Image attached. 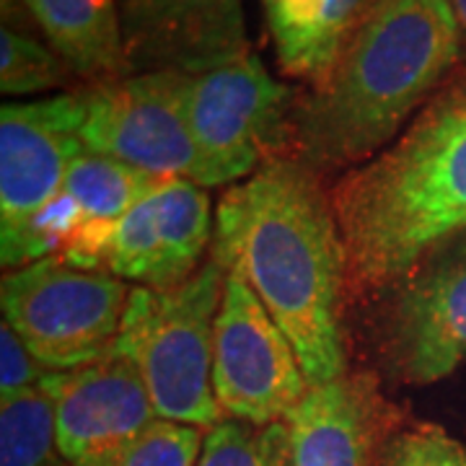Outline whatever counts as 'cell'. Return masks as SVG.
I'll list each match as a JSON object with an SVG mask.
<instances>
[{
  "label": "cell",
  "instance_id": "14",
  "mask_svg": "<svg viewBox=\"0 0 466 466\" xmlns=\"http://www.w3.org/2000/svg\"><path fill=\"white\" fill-rule=\"evenodd\" d=\"M42 386L55 400L67 466L127 443L158 417L137 366L116 350L88 366L52 370Z\"/></svg>",
  "mask_w": 466,
  "mask_h": 466
},
{
  "label": "cell",
  "instance_id": "2",
  "mask_svg": "<svg viewBox=\"0 0 466 466\" xmlns=\"http://www.w3.org/2000/svg\"><path fill=\"white\" fill-rule=\"evenodd\" d=\"M461 45L451 0H368L332 76L293 96L290 156L319 174L370 161L459 66Z\"/></svg>",
  "mask_w": 466,
  "mask_h": 466
},
{
  "label": "cell",
  "instance_id": "13",
  "mask_svg": "<svg viewBox=\"0 0 466 466\" xmlns=\"http://www.w3.org/2000/svg\"><path fill=\"white\" fill-rule=\"evenodd\" d=\"M133 73L198 76L249 50L241 0H116Z\"/></svg>",
  "mask_w": 466,
  "mask_h": 466
},
{
  "label": "cell",
  "instance_id": "21",
  "mask_svg": "<svg viewBox=\"0 0 466 466\" xmlns=\"http://www.w3.org/2000/svg\"><path fill=\"white\" fill-rule=\"evenodd\" d=\"M205 431L156 417L146 431L116 449L70 466H195Z\"/></svg>",
  "mask_w": 466,
  "mask_h": 466
},
{
  "label": "cell",
  "instance_id": "9",
  "mask_svg": "<svg viewBox=\"0 0 466 466\" xmlns=\"http://www.w3.org/2000/svg\"><path fill=\"white\" fill-rule=\"evenodd\" d=\"M290 339L238 278H226L216 319L213 391L226 417L280 422L309 391Z\"/></svg>",
  "mask_w": 466,
  "mask_h": 466
},
{
  "label": "cell",
  "instance_id": "15",
  "mask_svg": "<svg viewBox=\"0 0 466 466\" xmlns=\"http://www.w3.org/2000/svg\"><path fill=\"white\" fill-rule=\"evenodd\" d=\"M278 66L288 78L321 86L348 50L368 0H262Z\"/></svg>",
  "mask_w": 466,
  "mask_h": 466
},
{
  "label": "cell",
  "instance_id": "1",
  "mask_svg": "<svg viewBox=\"0 0 466 466\" xmlns=\"http://www.w3.org/2000/svg\"><path fill=\"white\" fill-rule=\"evenodd\" d=\"M210 257L278 321L311 386L348 370V257L317 168L280 156L231 184L218 202Z\"/></svg>",
  "mask_w": 466,
  "mask_h": 466
},
{
  "label": "cell",
  "instance_id": "22",
  "mask_svg": "<svg viewBox=\"0 0 466 466\" xmlns=\"http://www.w3.org/2000/svg\"><path fill=\"white\" fill-rule=\"evenodd\" d=\"M379 466H466V449L433 422H407L389 438Z\"/></svg>",
  "mask_w": 466,
  "mask_h": 466
},
{
  "label": "cell",
  "instance_id": "10",
  "mask_svg": "<svg viewBox=\"0 0 466 466\" xmlns=\"http://www.w3.org/2000/svg\"><path fill=\"white\" fill-rule=\"evenodd\" d=\"M213 231L208 189L189 179H164L116 223L104 272L150 290L179 288L205 265Z\"/></svg>",
  "mask_w": 466,
  "mask_h": 466
},
{
  "label": "cell",
  "instance_id": "20",
  "mask_svg": "<svg viewBox=\"0 0 466 466\" xmlns=\"http://www.w3.org/2000/svg\"><path fill=\"white\" fill-rule=\"evenodd\" d=\"M81 81L73 67L42 42L14 26L0 29V91L21 96Z\"/></svg>",
  "mask_w": 466,
  "mask_h": 466
},
{
  "label": "cell",
  "instance_id": "8",
  "mask_svg": "<svg viewBox=\"0 0 466 466\" xmlns=\"http://www.w3.org/2000/svg\"><path fill=\"white\" fill-rule=\"evenodd\" d=\"M189 76L135 73L115 84L84 86L86 150L116 158L161 179L200 184V153L187 112Z\"/></svg>",
  "mask_w": 466,
  "mask_h": 466
},
{
  "label": "cell",
  "instance_id": "5",
  "mask_svg": "<svg viewBox=\"0 0 466 466\" xmlns=\"http://www.w3.org/2000/svg\"><path fill=\"white\" fill-rule=\"evenodd\" d=\"M363 306L381 376L407 386L451 376L466 363V226L438 238Z\"/></svg>",
  "mask_w": 466,
  "mask_h": 466
},
{
  "label": "cell",
  "instance_id": "11",
  "mask_svg": "<svg viewBox=\"0 0 466 466\" xmlns=\"http://www.w3.org/2000/svg\"><path fill=\"white\" fill-rule=\"evenodd\" d=\"M84 86L32 104L0 109V233L14 231L63 189L86 150Z\"/></svg>",
  "mask_w": 466,
  "mask_h": 466
},
{
  "label": "cell",
  "instance_id": "6",
  "mask_svg": "<svg viewBox=\"0 0 466 466\" xmlns=\"http://www.w3.org/2000/svg\"><path fill=\"white\" fill-rule=\"evenodd\" d=\"M130 288L104 269L47 257L0 280L3 321L50 370L88 366L115 350Z\"/></svg>",
  "mask_w": 466,
  "mask_h": 466
},
{
  "label": "cell",
  "instance_id": "16",
  "mask_svg": "<svg viewBox=\"0 0 466 466\" xmlns=\"http://www.w3.org/2000/svg\"><path fill=\"white\" fill-rule=\"evenodd\" d=\"M84 86H101L135 76L116 0H18Z\"/></svg>",
  "mask_w": 466,
  "mask_h": 466
},
{
  "label": "cell",
  "instance_id": "12",
  "mask_svg": "<svg viewBox=\"0 0 466 466\" xmlns=\"http://www.w3.org/2000/svg\"><path fill=\"white\" fill-rule=\"evenodd\" d=\"M293 466H379L407 412L383 397L376 370L348 368L314 383L285 417Z\"/></svg>",
  "mask_w": 466,
  "mask_h": 466
},
{
  "label": "cell",
  "instance_id": "4",
  "mask_svg": "<svg viewBox=\"0 0 466 466\" xmlns=\"http://www.w3.org/2000/svg\"><path fill=\"white\" fill-rule=\"evenodd\" d=\"M216 257L179 288H130L115 350L133 360L161 420L210 431L226 415L213 391L216 319L226 290Z\"/></svg>",
  "mask_w": 466,
  "mask_h": 466
},
{
  "label": "cell",
  "instance_id": "19",
  "mask_svg": "<svg viewBox=\"0 0 466 466\" xmlns=\"http://www.w3.org/2000/svg\"><path fill=\"white\" fill-rule=\"evenodd\" d=\"M195 466H293L288 422L254 425L226 417L216 428L205 431Z\"/></svg>",
  "mask_w": 466,
  "mask_h": 466
},
{
  "label": "cell",
  "instance_id": "24",
  "mask_svg": "<svg viewBox=\"0 0 466 466\" xmlns=\"http://www.w3.org/2000/svg\"><path fill=\"white\" fill-rule=\"evenodd\" d=\"M451 8L456 14V21H459V29H461V36L466 42V0H451Z\"/></svg>",
  "mask_w": 466,
  "mask_h": 466
},
{
  "label": "cell",
  "instance_id": "18",
  "mask_svg": "<svg viewBox=\"0 0 466 466\" xmlns=\"http://www.w3.org/2000/svg\"><path fill=\"white\" fill-rule=\"evenodd\" d=\"M0 466H67L57 446L55 400L42 383L0 400Z\"/></svg>",
  "mask_w": 466,
  "mask_h": 466
},
{
  "label": "cell",
  "instance_id": "17",
  "mask_svg": "<svg viewBox=\"0 0 466 466\" xmlns=\"http://www.w3.org/2000/svg\"><path fill=\"white\" fill-rule=\"evenodd\" d=\"M161 182V177L146 174L109 156L84 150L67 171L63 189L78 202L88 226L115 233L116 223L127 216L135 202L146 198Z\"/></svg>",
  "mask_w": 466,
  "mask_h": 466
},
{
  "label": "cell",
  "instance_id": "3",
  "mask_svg": "<svg viewBox=\"0 0 466 466\" xmlns=\"http://www.w3.org/2000/svg\"><path fill=\"white\" fill-rule=\"evenodd\" d=\"M350 303L363 306L438 238L466 226V66H456L404 133L332 189Z\"/></svg>",
  "mask_w": 466,
  "mask_h": 466
},
{
  "label": "cell",
  "instance_id": "23",
  "mask_svg": "<svg viewBox=\"0 0 466 466\" xmlns=\"http://www.w3.org/2000/svg\"><path fill=\"white\" fill-rule=\"evenodd\" d=\"M52 370L42 366L24 339L5 321L0 327V400H8L26 389H34L50 376Z\"/></svg>",
  "mask_w": 466,
  "mask_h": 466
},
{
  "label": "cell",
  "instance_id": "7",
  "mask_svg": "<svg viewBox=\"0 0 466 466\" xmlns=\"http://www.w3.org/2000/svg\"><path fill=\"white\" fill-rule=\"evenodd\" d=\"M293 96L254 52L189 76L187 112L200 153V187L244 182L267 161L290 156Z\"/></svg>",
  "mask_w": 466,
  "mask_h": 466
}]
</instances>
